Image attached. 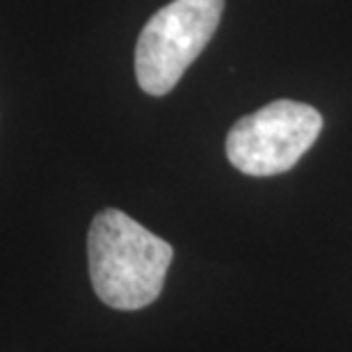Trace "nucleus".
<instances>
[{"label": "nucleus", "instance_id": "1", "mask_svg": "<svg viewBox=\"0 0 352 352\" xmlns=\"http://www.w3.org/2000/svg\"><path fill=\"white\" fill-rule=\"evenodd\" d=\"M87 256L98 300L119 311H138L163 291L174 250L124 210L103 208L91 220Z\"/></svg>", "mask_w": 352, "mask_h": 352}, {"label": "nucleus", "instance_id": "2", "mask_svg": "<svg viewBox=\"0 0 352 352\" xmlns=\"http://www.w3.org/2000/svg\"><path fill=\"white\" fill-rule=\"evenodd\" d=\"M224 0H172L146 21L135 46V76L142 91L165 96L208 46Z\"/></svg>", "mask_w": 352, "mask_h": 352}, {"label": "nucleus", "instance_id": "3", "mask_svg": "<svg viewBox=\"0 0 352 352\" xmlns=\"http://www.w3.org/2000/svg\"><path fill=\"white\" fill-rule=\"evenodd\" d=\"M320 112L300 101H272L243 117L227 135V158L248 176L284 174L320 135Z\"/></svg>", "mask_w": 352, "mask_h": 352}]
</instances>
